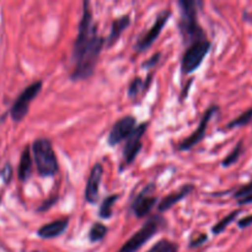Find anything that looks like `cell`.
<instances>
[{
    "instance_id": "obj_13",
    "label": "cell",
    "mask_w": 252,
    "mask_h": 252,
    "mask_svg": "<svg viewBox=\"0 0 252 252\" xmlns=\"http://www.w3.org/2000/svg\"><path fill=\"white\" fill-rule=\"evenodd\" d=\"M69 225V218H61L57 220L51 221L48 224H44L38 229L37 234L42 239H54L66 230Z\"/></svg>"
},
{
    "instance_id": "obj_19",
    "label": "cell",
    "mask_w": 252,
    "mask_h": 252,
    "mask_svg": "<svg viewBox=\"0 0 252 252\" xmlns=\"http://www.w3.org/2000/svg\"><path fill=\"white\" fill-rule=\"evenodd\" d=\"M240 212H241L240 209H238V211L231 212V213L228 214V216H226L225 218L221 219V220L219 221V223H217L216 225L213 226V229H212V231H213V234H216V235H218V234H220L221 231L225 230V229L228 228L229 224L233 223V221L235 220L236 217H238L239 214H240Z\"/></svg>"
},
{
    "instance_id": "obj_21",
    "label": "cell",
    "mask_w": 252,
    "mask_h": 252,
    "mask_svg": "<svg viewBox=\"0 0 252 252\" xmlns=\"http://www.w3.org/2000/svg\"><path fill=\"white\" fill-rule=\"evenodd\" d=\"M107 228H106L103 224L101 223H95L90 229V233H89V239L93 243H97V241H101L107 234Z\"/></svg>"
},
{
    "instance_id": "obj_25",
    "label": "cell",
    "mask_w": 252,
    "mask_h": 252,
    "mask_svg": "<svg viewBox=\"0 0 252 252\" xmlns=\"http://www.w3.org/2000/svg\"><path fill=\"white\" fill-rule=\"evenodd\" d=\"M160 56H161V53H155L154 56L150 57V59H148L145 63H143V68H153V66H155L158 64V62H159V58Z\"/></svg>"
},
{
    "instance_id": "obj_4",
    "label": "cell",
    "mask_w": 252,
    "mask_h": 252,
    "mask_svg": "<svg viewBox=\"0 0 252 252\" xmlns=\"http://www.w3.org/2000/svg\"><path fill=\"white\" fill-rule=\"evenodd\" d=\"M165 226V220L159 216H154L148 219L142 228L130 236L129 240L123 244L122 248L117 252H135L139 250L144 244H147L153 236L159 233Z\"/></svg>"
},
{
    "instance_id": "obj_16",
    "label": "cell",
    "mask_w": 252,
    "mask_h": 252,
    "mask_svg": "<svg viewBox=\"0 0 252 252\" xmlns=\"http://www.w3.org/2000/svg\"><path fill=\"white\" fill-rule=\"evenodd\" d=\"M17 174H19V179L21 181H27L30 179L32 174V157H31V147L27 145L26 148L22 152L21 158H20V164H19V170H17Z\"/></svg>"
},
{
    "instance_id": "obj_14",
    "label": "cell",
    "mask_w": 252,
    "mask_h": 252,
    "mask_svg": "<svg viewBox=\"0 0 252 252\" xmlns=\"http://www.w3.org/2000/svg\"><path fill=\"white\" fill-rule=\"evenodd\" d=\"M193 189H194V187L192 186V185H187V186L182 187L180 191L169 194V196H166L161 202H160L159 207H158V211L159 212L169 211V209L172 208L175 204L179 203V202H181L186 196H189V194L191 193Z\"/></svg>"
},
{
    "instance_id": "obj_1",
    "label": "cell",
    "mask_w": 252,
    "mask_h": 252,
    "mask_svg": "<svg viewBox=\"0 0 252 252\" xmlns=\"http://www.w3.org/2000/svg\"><path fill=\"white\" fill-rule=\"evenodd\" d=\"M105 42V38L97 32V25L94 21L90 2L84 1L83 17L73 47L74 69L71 79L84 80L93 75Z\"/></svg>"
},
{
    "instance_id": "obj_23",
    "label": "cell",
    "mask_w": 252,
    "mask_h": 252,
    "mask_svg": "<svg viewBox=\"0 0 252 252\" xmlns=\"http://www.w3.org/2000/svg\"><path fill=\"white\" fill-rule=\"evenodd\" d=\"M145 90H147V86H145L144 83H143V79L139 78V76H137V78L133 79L132 83H130L129 86H128V96H129L130 98L137 97V96L139 95L140 91H145Z\"/></svg>"
},
{
    "instance_id": "obj_17",
    "label": "cell",
    "mask_w": 252,
    "mask_h": 252,
    "mask_svg": "<svg viewBox=\"0 0 252 252\" xmlns=\"http://www.w3.org/2000/svg\"><path fill=\"white\" fill-rule=\"evenodd\" d=\"M117 199V194H111V196L106 197L102 203H101L100 209H98V216L103 219H110L111 216H112V206Z\"/></svg>"
},
{
    "instance_id": "obj_28",
    "label": "cell",
    "mask_w": 252,
    "mask_h": 252,
    "mask_svg": "<svg viewBox=\"0 0 252 252\" xmlns=\"http://www.w3.org/2000/svg\"><path fill=\"white\" fill-rule=\"evenodd\" d=\"M204 241H207V235H201V238L199 239H194V240L191 241V248L201 245V244L204 243Z\"/></svg>"
},
{
    "instance_id": "obj_6",
    "label": "cell",
    "mask_w": 252,
    "mask_h": 252,
    "mask_svg": "<svg viewBox=\"0 0 252 252\" xmlns=\"http://www.w3.org/2000/svg\"><path fill=\"white\" fill-rule=\"evenodd\" d=\"M42 89V81H34L31 85L27 86L12 103L11 110H10V116H11L14 122H20L25 118V116L29 112V107L33 98L38 95Z\"/></svg>"
},
{
    "instance_id": "obj_11",
    "label": "cell",
    "mask_w": 252,
    "mask_h": 252,
    "mask_svg": "<svg viewBox=\"0 0 252 252\" xmlns=\"http://www.w3.org/2000/svg\"><path fill=\"white\" fill-rule=\"evenodd\" d=\"M217 110H218L217 106H212V107H209L208 110L206 111V113H204L203 117H202L198 128H197L187 139H185L184 142L179 145V150H182V152H184V150H189L192 149L194 145L198 144L199 142H202V139H203L204 135H206V130L209 125V121H211L212 116L217 112Z\"/></svg>"
},
{
    "instance_id": "obj_12",
    "label": "cell",
    "mask_w": 252,
    "mask_h": 252,
    "mask_svg": "<svg viewBox=\"0 0 252 252\" xmlns=\"http://www.w3.org/2000/svg\"><path fill=\"white\" fill-rule=\"evenodd\" d=\"M102 165L100 162L94 165L85 187V199L89 203L95 204L97 202L98 193H100V185L102 181Z\"/></svg>"
},
{
    "instance_id": "obj_5",
    "label": "cell",
    "mask_w": 252,
    "mask_h": 252,
    "mask_svg": "<svg viewBox=\"0 0 252 252\" xmlns=\"http://www.w3.org/2000/svg\"><path fill=\"white\" fill-rule=\"evenodd\" d=\"M212 43L209 39L202 38L193 43L189 44L181 61V69L185 74H191L196 71L203 63L204 57L208 54Z\"/></svg>"
},
{
    "instance_id": "obj_2",
    "label": "cell",
    "mask_w": 252,
    "mask_h": 252,
    "mask_svg": "<svg viewBox=\"0 0 252 252\" xmlns=\"http://www.w3.org/2000/svg\"><path fill=\"white\" fill-rule=\"evenodd\" d=\"M201 1H193V0L179 1V30L182 38L187 44L193 43L198 39L206 38V33H204L203 29L198 22V6H201Z\"/></svg>"
},
{
    "instance_id": "obj_20",
    "label": "cell",
    "mask_w": 252,
    "mask_h": 252,
    "mask_svg": "<svg viewBox=\"0 0 252 252\" xmlns=\"http://www.w3.org/2000/svg\"><path fill=\"white\" fill-rule=\"evenodd\" d=\"M252 121V107L249 108L248 111H245L244 113H241L239 117L234 118L231 122H229L226 125V128L228 129H233V128H238V127H244V126L249 125Z\"/></svg>"
},
{
    "instance_id": "obj_7",
    "label": "cell",
    "mask_w": 252,
    "mask_h": 252,
    "mask_svg": "<svg viewBox=\"0 0 252 252\" xmlns=\"http://www.w3.org/2000/svg\"><path fill=\"white\" fill-rule=\"evenodd\" d=\"M170 16H171V11H170V10H162V11L157 16L155 22L153 24V26L150 27L149 31L145 32V33L138 39L137 44H135V51L144 52L145 49L149 48V47L157 41L158 37L160 36L162 29H164V26L167 24V21H169Z\"/></svg>"
},
{
    "instance_id": "obj_15",
    "label": "cell",
    "mask_w": 252,
    "mask_h": 252,
    "mask_svg": "<svg viewBox=\"0 0 252 252\" xmlns=\"http://www.w3.org/2000/svg\"><path fill=\"white\" fill-rule=\"evenodd\" d=\"M129 24H130L129 15H125V16L122 17H118V19H116L115 21H113L112 27H111L110 36L107 37V41H106V43H107L108 47L113 46V44L118 41L121 34H122L123 31L129 26Z\"/></svg>"
},
{
    "instance_id": "obj_10",
    "label": "cell",
    "mask_w": 252,
    "mask_h": 252,
    "mask_svg": "<svg viewBox=\"0 0 252 252\" xmlns=\"http://www.w3.org/2000/svg\"><path fill=\"white\" fill-rule=\"evenodd\" d=\"M153 191H154V185H149L147 189H143L135 197L132 203V211L135 217H138V218H144L154 208V206L158 202V198L155 196H153Z\"/></svg>"
},
{
    "instance_id": "obj_18",
    "label": "cell",
    "mask_w": 252,
    "mask_h": 252,
    "mask_svg": "<svg viewBox=\"0 0 252 252\" xmlns=\"http://www.w3.org/2000/svg\"><path fill=\"white\" fill-rule=\"evenodd\" d=\"M147 252H179V246L172 241L162 239L152 246Z\"/></svg>"
},
{
    "instance_id": "obj_24",
    "label": "cell",
    "mask_w": 252,
    "mask_h": 252,
    "mask_svg": "<svg viewBox=\"0 0 252 252\" xmlns=\"http://www.w3.org/2000/svg\"><path fill=\"white\" fill-rule=\"evenodd\" d=\"M250 194H252V181L249 182V184L244 185V186H241L240 189L234 193V198L240 201V199L245 198V197L250 196Z\"/></svg>"
},
{
    "instance_id": "obj_29",
    "label": "cell",
    "mask_w": 252,
    "mask_h": 252,
    "mask_svg": "<svg viewBox=\"0 0 252 252\" xmlns=\"http://www.w3.org/2000/svg\"><path fill=\"white\" fill-rule=\"evenodd\" d=\"M238 202H239V204H240V206H244V204H250V203H252V194H250V196H248V197H245V198L240 199V201H238Z\"/></svg>"
},
{
    "instance_id": "obj_30",
    "label": "cell",
    "mask_w": 252,
    "mask_h": 252,
    "mask_svg": "<svg viewBox=\"0 0 252 252\" xmlns=\"http://www.w3.org/2000/svg\"><path fill=\"white\" fill-rule=\"evenodd\" d=\"M0 202H1V198H0Z\"/></svg>"
},
{
    "instance_id": "obj_27",
    "label": "cell",
    "mask_w": 252,
    "mask_h": 252,
    "mask_svg": "<svg viewBox=\"0 0 252 252\" xmlns=\"http://www.w3.org/2000/svg\"><path fill=\"white\" fill-rule=\"evenodd\" d=\"M11 175H12V169L10 166V164H7L6 166L4 167L2 170V179H4L5 182H9L10 179H11Z\"/></svg>"
},
{
    "instance_id": "obj_8",
    "label": "cell",
    "mask_w": 252,
    "mask_h": 252,
    "mask_svg": "<svg viewBox=\"0 0 252 252\" xmlns=\"http://www.w3.org/2000/svg\"><path fill=\"white\" fill-rule=\"evenodd\" d=\"M137 128V121L133 116H125L113 125L107 137V143L111 147L120 144L123 140H127Z\"/></svg>"
},
{
    "instance_id": "obj_26",
    "label": "cell",
    "mask_w": 252,
    "mask_h": 252,
    "mask_svg": "<svg viewBox=\"0 0 252 252\" xmlns=\"http://www.w3.org/2000/svg\"><path fill=\"white\" fill-rule=\"evenodd\" d=\"M238 225L240 229H244V228H248V226L252 225V214L250 216L245 217V218L240 219V220L238 221Z\"/></svg>"
},
{
    "instance_id": "obj_22",
    "label": "cell",
    "mask_w": 252,
    "mask_h": 252,
    "mask_svg": "<svg viewBox=\"0 0 252 252\" xmlns=\"http://www.w3.org/2000/svg\"><path fill=\"white\" fill-rule=\"evenodd\" d=\"M241 154H243V142H239L238 144H236V147L233 149V152H231L230 154L226 155V158L223 160L221 165H223L224 167L231 166V165H234L238 161Z\"/></svg>"
},
{
    "instance_id": "obj_9",
    "label": "cell",
    "mask_w": 252,
    "mask_h": 252,
    "mask_svg": "<svg viewBox=\"0 0 252 252\" xmlns=\"http://www.w3.org/2000/svg\"><path fill=\"white\" fill-rule=\"evenodd\" d=\"M147 123H142V125L137 126L132 135L126 140L125 149H123V159H125V162L127 165L132 164L135 158H137V155L140 153V150H142V138L144 133L147 132Z\"/></svg>"
},
{
    "instance_id": "obj_3",
    "label": "cell",
    "mask_w": 252,
    "mask_h": 252,
    "mask_svg": "<svg viewBox=\"0 0 252 252\" xmlns=\"http://www.w3.org/2000/svg\"><path fill=\"white\" fill-rule=\"evenodd\" d=\"M31 149L38 174L42 177L54 176L58 172L59 166L52 143L46 138H37Z\"/></svg>"
}]
</instances>
